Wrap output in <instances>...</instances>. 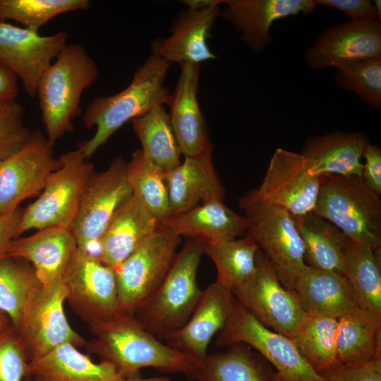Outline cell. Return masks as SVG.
I'll use <instances>...</instances> for the list:
<instances>
[{
	"instance_id": "8992f818",
	"label": "cell",
	"mask_w": 381,
	"mask_h": 381,
	"mask_svg": "<svg viewBox=\"0 0 381 381\" xmlns=\"http://www.w3.org/2000/svg\"><path fill=\"white\" fill-rule=\"evenodd\" d=\"M238 202L245 212L246 234L257 244L282 284L292 290L307 266L303 241L292 214L282 207L262 200L254 190Z\"/></svg>"
},
{
	"instance_id": "ba28073f",
	"label": "cell",
	"mask_w": 381,
	"mask_h": 381,
	"mask_svg": "<svg viewBox=\"0 0 381 381\" xmlns=\"http://www.w3.org/2000/svg\"><path fill=\"white\" fill-rule=\"evenodd\" d=\"M181 238L162 224L114 269L121 312L133 315L157 290L176 258Z\"/></svg>"
},
{
	"instance_id": "bcb514c9",
	"label": "cell",
	"mask_w": 381,
	"mask_h": 381,
	"mask_svg": "<svg viewBox=\"0 0 381 381\" xmlns=\"http://www.w3.org/2000/svg\"><path fill=\"white\" fill-rule=\"evenodd\" d=\"M18 78L0 61V102L16 99L18 92Z\"/></svg>"
},
{
	"instance_id": "ee69618b",
	"label": "cell",
	"mask_w": 381,
	"mask_h": 381,
	"mask_svg": "<svg viewBox=\"0 0 381 381\" xmlns=\"http://www.w3.org/2000/svg\"><path fill=\"white\" fill-rule=\"evenodd\" d=\"M315 3L338 9L346 14L349 19L377 20L374 4L369 0H316Z\"/></svg>"
},
{
	"instance_id": "7dc6e473",
	"label": "cell",
	"mask_w": 381,
	"mask_h": 381,
	"mask_svg": "<svg viewBox=\"0 0 381 381\" xmlns=\"http://www.w3.org/2000/svg\"><path fill=\"white\" fill-rule=\"evenodd\" d=\"M190 10H202L222 4V0H186L183 1Z\"/></svg>"
},
{
	"instance_id": "c3c4849f",
	"label": "cell",
	"mask_w": 381,
	"mask_h": 381,
	"mask_svg": "<svg viewBox=\"0 0 381 381\" xmlns=\"http://www.w3.org/2000/svg\"><path fill=\"white\" fill-rule=\"evenodd\" d=\"M10 325H11V321L9 317L6 313L0 310V332L4 331Z\"/></svg>"
},
{
	"instance_id": "1f68e13d",
	"label": "cell",
	"mask_w": 381,
	"mask_h": 381,
	"mask_svg": "<svg viewBox=\"0 0 381 381\" xmlns=\"http://www.w3.org/2000/svg\"><path fill=\"white\" fill-rule=\"evenodd\" d=\"M293 219L303 241L306 264L343 274V249L349 238L332 223L313 213L293 216Z\"/></svg>"
},
{
	"instance_id": "f6af8a7d",
	"label": "cell",
	"mask_w": 381,
	"mask_h": 381,
	"mask_svg": "<svg viewBox=\"0 0 381 381\" xmlns=\"http://www.w3.org/2000/svg\"><path fill=\"white\" fill-rule=\"evenodd\" d=\"M23 209L18 208L13 212L0 215V260L6 255L10 243L17 238V229Z\"/></svg>"
},
{
	"instance_id": "4dcf8cb0",
	"label": "cell",
	"mask_w": 381,
	"mask_h": 381,
	"mask_svg": "<svg viewBox=\"0 0 381 381\" xmlns=\"http://www.w3.org/2000/svg\"><path fill=\"white\" fill-rule=\"evenodd\" d=\"M337 350L344 364L381 357V318L361 308L339 318Z\"/></svg>"
},
{
	"instance_id": "836d02e7",
	"label": "cell",
	"mask_w": 381,
	"mask_h": 381,
	"mask_svg": "<svg viewBox=\"0 0 381 381\" xmlns=\"http://www.w3.org/2000/svg\"><path fill=\"white\" fill-rule=\"evenodd\" d=\"M142 145V152L166 174L181 163V152L174 133L169 115L163 105L154 107L131 121Z\"/></svg>"
},
{
	"instance_id": "484cf974",
	"label": "cell",
	"mask_w": 381,
	"mask_h": 381,
	"mask_svg": "<svg viewBox=\"0 0 381 381\" xmlns=\"http://www.w3.org/2000/svg\"><path fill=\"white\" fill-rule=\"evenodd\" d=\"M222 201L200 203L171 216L162 224L181 237L185 236L201 244L236 239L246 233V219Z\"/></svg>"
},
{
	"instance_id": "d6a6232c",
	"label": "cell",
	"mask_w": 381,
	"mask_h": 381,
	"mask_svg": "<svg viewBox=\"0 0 381 381\" xmlns=\"http://www.w3.org/2000/svg\"><path fill=\"white\" fill-rule=\"evenodd\" d=\"M338 318L306 313L289 338L310 366L322 375L339 365L337 350Z\"/></svg>"
},
{
	"instance_id": "f35d334b",
	"label": "cell",
	"mask_w": 381,
	"mask_h": 381,
	"mask_svg": "<svg viewBox=\"0 0 381 381\" xmlns=\"http://www.w3.org/2000/svg\"><path fill=\"white\" fill-rule=\"evenodd\" d=\"M338 87L354 92L373 108H381V57L354 61L337 68Z\"/></svg>"
},
{
	"instance_id": "d4e9b609",
	"label": "cell",
	"mask_w": 381,
	"mask_h": 381,
	"mask_svg": "<svg viewBox=\"0 0 381 381\" xmlns=\"http://www.w3.org/2000/svg\"><path fill=\"white\" fill-rule=\"evenodd\" d=\"M368 143L361 133L332 132L306 139L301 154L312 172L320 177H362L363 153Z\"/></svg>"
},
{
	"instance_id": "2e32d148",
	"label": "cell",
	"mask_w": 381,
	"mask_h": 381,
	"mask_svg": "<svg viewBox=\"0 0 381 381\" xmlns=\"http://www.w3.org/2000/svg\"><path fill=\"white\" fill-rule=\"evenodd\" d=\"M63 30L47 36L8 23H0V61L22 82L26 94L37 96L45 71L67 44Z\"/></svg>"
},
{
	"instance_id": "4fadbf2b",
	"label": "cell",
	"mask_w": 381,
	"mask_h": 381,
	"mask_svg": "<svg viewBox=\"0 0 381 381\" xmlns=\"http://www.w3.org/2000/svg\"><path fill=\"white\" fill-rule=\"evenodd\" d=\"M66 289L63 279L37 291L16 331L28 361L70 343L85 346L84 338L69 325L64 309Z\"/></svg>"
},
{
	"instance_id": "d6986e66",
	"label": "cell",
	"mask_w": 381,
	"mask_h": 381,
	"mask_svg": "<svg viewBox=\"0 0 381 381\" xmlns=\"http://www.w3.org/2000/svg\"><path fill=\"white\" fill-rule=\"evenodd\" d=\"M226 8L219 16L229 21L242 40L260 53L271 42L270 29L277 19L299 13L310 14L313 0H222Z\"/></svg>"
},
{
	"instance_id": "f1b7e54d",
	"label": "cell",
	"mask_w": 381,
	"mask_h": 381,
	"mask_svg": "<svg viewBox=\"0 0 381 381\" xmlns=\"http://www.w3.org/2000/svg\"><path fill=\"white\" fill-rule=\"evenodd\" d=\"M343 274L359 307L381 318L380 248L348 239L343 249Z\"/></svg>"
},
{
	"instance_id": "681fc988",
	"label": "cell",
	"mask_w": 381,
	"mask_h": 381,
	"mask_svg": "<svg viewBox=\"0 0 381 381\" xmlns=\"http://www.w3.org/2000/svg\"><path fill=\"white\" fill-rule=\"evenodd\" d=\"M120 381H171L167 377H152L148 379H138V378H123Z\"/></svg>"
},
{
	"instance_id": "d590c367",
	"label": "cell",
	"mask_w": 381,
	"mask_h": 381,
	"mask_svg": "<svg viewBox=\"0 0 381 381\" xmlns=\"http://www.w3.org/2000/svg\"><path fill=\"white\" fill-rule=\"evenodd\" d=\"M201 245L204 254L208 255L216 266L215 282L231 291L241 287L255 274L256 256L260 249L248 236Z\"/></svg>"
},
{
	"instance_id": "7a4b0ae2",
	"label": "cell",
	"mask_w": 381,
	"mask_h": 381,
	"mask_svg": "<svg viewBox=\"0 0 381 381\" xmlns=\"http://www.w3.org/2000/svg\"><path fill=\"white\" fill-rule=\"evenodd\" d=\"M160 56L151 54L138 66L130 84L114 95L94 97L82 116L85 128H96L88 140L77 146L90 159L109 138L128 121L140 116L154 107L167 104L169 92L164 85L170 66Z\"/></svg>"
},
{
	"instance_id": "5bb4252c",
	"label": "cell",
	"mask_w": 381,
	"mask_h": 381,
	"mask_svg": "<svg viewBox=\"0 0 381 381\" xmlns=\"http://www.w3.org/2000/svg\"><path fill=\"white\" fill-rule=\"evenodd\" d=\"M59 165L47 137L40 131H31L23 146L0 162V215L15 211L42 190Z\"/></svg>"
},
{
	"instance_id": "f546056e",
	"label": "cell",
	"mask_w": 381,
	"mask_h": 381,
	"mask_svg": "<svg viewBox=\"0 0 381 381\" xmlns=\"http://www.w3.org/2000/svg\"><path fill=\"white\" fill-rule=\"evenodd\" d=\"M274 372L260 354L238 343L224 352L207 354L190 377L198 381H272Z\"/></svg>"
},
{
	"instance_id": "3957f363",
	"label": "cell",
	"mask_w": 381,
	"mask_h": 381,
	"mask_svg": "<svg viewBox=\"0 0 381 381\" xmlns=\"http://www.w3.org/2000/svg\"><path fill=\"white\" fill-rule=\"evenodd\" d=\"M98 74L97 64L83 45L67 44L41 77L37 96L46 137L53 147L73 130V121L82 112V95Z\"/></svg>"
},
{
	"instance_id": "74e56055",
	"label": "cell",
	"mask_w": 381,
	"mask_h": 381,
	"mask_svg": "<svg viewBox=\"0 0 381 381\" xmlns=\"http://www.w3.org/2000/svg\"><path fill=\"white\" fill-rule=\"evenodd\" d=\"M89 7L88 0H0V23L13 20L38 32L53 18Z\"/></svg>"
},
{
	"instance_id": "ffe728a7",
	"label": "cell",
	"mask_w": 381,
	"mask_h": 381,
	"mask_svg": "<svg viewBox=\"0 0 381 381\" xmlns=\"http://www.w3.org/2000/svg\"><path fill=\"white\" fill-rule=\"evenodd\" d=\"M219 14V5L183 11L174 20L171 35L152 42V54L170 64L176 62L180 65H200L202 62L217 59L207 40L212 37V29Z\"/></svg>"
},
{
	"instance_id": "30bf717a",
	"label": "cell",
	"mask_w": 381,
	"mask_h": 381,
	"mask_svg": "<svg viewBox=\"0 0 381 381\" xmlns=\"http://www.w3.org/2000/svg\"><path fill=\"white\" fill-rule=\"evenodd\" d=\"M126 162L123 157L114 159L109 167L89 178L82 195L71 231L78 250L97 259L100 239L119 207L133 193L128 184Z\"/></svg>"
},
{
	"instance_id": "8d00e7d4",
	"label": "cell",
	"mask_w": 381,
	"mask_h": 381,
	"mask_svg": "<svg viewBox=\"0 0 381 381\" xmlns=\"http://www.w3.org/2000/svg\"><path fill=\"white\" fill-rule=\"evenodd\" d=\"M132 193L161 224L171 216L166 173L137 150L126 165Z\"/></svg>"
},
{
	"instance_id": "9c48e42d",
	"label": "cell",
	"mask_w": 381,
	"mask_h": 381,
	"mask_svg": "<svg viewBox=\"0 0 381 381\" xmlns=\"http://www.w3.org/2000/svg\"><path fill=\"white\" fill-rule=\"evenodd\" d=\"M215 343H243L255 349L275 368L272 381H327L313 370L289 338L264 326L236 300Z\"/></svg>"
},
{
	"instance_id": "5b68a950",
	"label": "cell",
	"mask_w": 381,
	"mask_h": 381,
	"mask_svg": "<svg viewBox=\"0 0 381 381\" xmlns=\"http://www.w3.org/2000/svg\"><path fill=\"white\" fill-rule=\"evenodd\" d=\"M355 243L381 247V200L362 177L325 176L313 212Z\"/></svg>"
},
{
	"instance_id": "60d3db41",
	"label": "cell",
	"mask_w": 381,
	"mask_h": 381,
	"mask_svg": "<svg viewBox=\"0 0 381 381\" xmlns=\"http://www.w3.org/2000/svg\"><path fill=\"white\" fill-rule=\"evenodd\" d=\"M28 358L12 325L0 332V381H23L29 377Z\"/></svg>"
},
{
	"instance_id": "f907efd6",
	"label": "cell",
	"mask_w": 381,
	"mask_h": 381,
	"mask_svg": "<svg viewBox=\"0 0 381 381\" xmlns=\"http://www.w3.org/2000/svg\"><path fill=\"white\" fill-rule=\"evenodd\" d=\"M373 4L377 14V20L381 23V1L375 0L373 1Z\"/></svg>"
},
{
	"instance_id": "ab89813d",
	"label": "cell",
	"mask_w": 381,
	"mask_h": 381,
	"mask_svg": "<svg viewBox=\"0 0 381 381\" xmlns=\"http://www.w3.org/2000/svg\"><path fill=\"white\" fill-rule=\"evenodd\" d=\"M23 112L16 99L0 102V162L19 150L31 133L23 123Z\"/></svg>"
},
{
	"instance_id": "816d5d0a",
	"label": "cell",
	"mask_w": 381,
	"mask_h": 381,
	"mask_svg": "<svg viewBox=\"0 0 381 381\" xmlns=\"http://www.w3.org/2000/svg\"><path fill=\"white\" fill-rule=\"evenodd\" d=\"M23 381H43V380L38 378L32 377H28Z\"/></svg>"
},
{
	"instance_id": "277c9868",
	"label": "cell",
	"mask_w": 381,
	"mask_h": 381,
	"mask_svg": "<svg viewBox=\"0 0 381 381\" xmlns=\"http://www.w3.org/2000/svg\"><path fill=\"white\" fill-rule=\"evenodd\" d=\"M203 254L201 243L188 239L161 284L135 312L138 322L157 339L164 341L187 322L195 310L202 292L197 272Z\"/></svg>"
},
{
	"instance_id": "7bdbcfd3",
	"label": "cell",
	"mask_w": 381,
	"mask_h": 381,
	"mask_svg": "<svg viewBox=\"0 0 381 381\" xmlns=\"http://www.w3.org/2000/svg\"><path fill=\"white\" fill-rule=\"evenodd\" d=\"M364 159L362 179L365 185L381 195V149L368 143L363 150Z\"/></svg>"
},
{
	"instance_id": "8fae6325",
	"label": "cell",
	"mask_w": 381,
	"mask_h": 381,
	"mask_svg": "<svg viewBox=\"0 0 381 381\" xmlns=\"http://www.w3.org/2000/svg\"><path fill=\"white\" fill-rule=\"evenodd\" d=\"M256 267L253 276L232 293L236 300L264 326L289 337L306 313L293 291L282 284L260 250Z\"/></svg>"
},
{
	"instance_id": "cb8c5ba5",
	"label": "cell",
	"mask_w": 381,
	"mask_h": 381,
	"mask_svg": "<svg viewBox=\"0 0 381 381\" xmlns=\"http://www.w3.org/2000/svg\"><path fill=\"white\" fill-rule=\"evenodd\" d=\"M161 225L132 194L116 210L103 234L98 259L115 269Z\"/></svg>"
},
{
	"instance_id": "ac0fdd59",
	"label": "cell",
	"mask_w": 381,
	"mask_h": 381,
	"mask_svg": "<svg viewBox=\"0 0 381 381\" xmlns=\"http://www.w3.org/2000/svg\"><path fill=\"white\" fill-rule=\"evenodd\" d=\"M235 303L232 291L214 282L202 290L187 322L167 336L164 342L177 351L203 361L211 339L224 327Z\"/></svg>"
},
{
	"instance_id": "e0dca14e",
	"label": "cell",
	"mask_w": 381,
	"mask_h": 381,
	"mask_svg": "<svg viewBox=\"0 0 381 381\" xmlns=\"http://www.w3.org/2000/svg\"><path fill=\"white\" fill-rule=\"evenodd\" d=\"M377 57H381V23L370 19L327 28L305 53L307 64L316 71Z\"/></svg>"
},
{
	"instance_id": "7c38bea8",
	"label": "cell",
	"mask_w": 381,
	"mask_h": 381,
	"mask_svg": "<svg viewBox=\"0 0 381 381\" xmlns=\"http://www.w3.org/2000/svg\"><path fill=\"white\" fill-rule=\"evenodd\" d=\"M63 282L66 301L89 326L120 312L114 270L97 258L77 250Z\"/></svg>"
},
{
	"instance_id": "7402d4cb",
	"label": "cell",
	"mask_w": 381,
	"mask_h": 381,
	"mask_svg": "<svg viewBox=\"0 0 381 381\" xmlns=\"http://www.w3.org/2000/svg\"><path fill=\"white\" fill-rule=\"evenodd\" d=\"M78 250L76 241L68 229L52 226L35 234L14 238L6 255L31 264L42 286L63 279L66 268Z\"/></svg>"
},
{
	"instance_id": "e575fe53",
	"label": "cell",
	"mask_w": 381,
	"mask_h": 381,
	"mask_svg": "<svg viewBox=\"0 0 381 381\" xmlns=\"http://www.w3.org/2000/svg\"><path fill=\"white\" fill-rule=\"evenodd\" d=\"M42 286L28 261L8 255L0 260V310L9 317L15 330Z\"/></svg>"
},
{
	"instance_id": "4316f807",
	"label": "cell",
	"mask_w": 381,
	"mask_h": 381,
	"mask_svg": "<svg viewBox=\"0 0 381 381\" xmlns=\"http://www.w3.org/2000/svg\"><path fill=\"white\" fill-rule=\"evenodd\" d=\"M306 313L339 318L358 308L346 277L307 265L291 290Z\"/></svg>"
},
{
	"instance_id": "9a60e30c",
	"label": "cell",
	"mask_w": 381,
	"mask_h": 381,
	"mask_svg": "<svg viewBox=\"0 0 381 381\" xmlns=\"http://www.w3.org/2000/svg\"><path fill=\"white\" fill-rule=\"evenodd\" d=\"M321 184L306 157L282 148L276 149L258 189L262 200L284 207L293 216L312 213Z\"/></svg>"
},
{
	"instance_id": "b9f144b4",
	"label": "cell",
	"mask_w": 381,
	"mask_h": 381,
	"mask_svg": "<svg viewBox=\"0 0 381 381\" xmlns=\"http://www.w3.org/2000/svg\"><path fill=\"white\" fill-rule=\"evenodd\" d=\"M322 376L327 381H381V357L365 363H339Z\"/></svg>"
},
{
	"instance_id": "52a82bcc",
	"label": "cell",
	"mask_w": 381,
	"mask_h": 381,
	"mask_svg": "<svg viewBox=\"0 0 381 381\" xmlns=\"http://www.w3.org/2000/svg\"><path fill=\"white\" fill-rule=\"evenodd\" d=\"M38 198L23 210L17 238L30 229L59 226L71 230L85 185L95 167L77 148L60 157Z\"/></svg>"
},
{
	"instance_id": "44dd1931",
	"label": "cell",
	"mask_w": 381,
	"mask_h": 381,
	"mask_svg": "<svg viewBox=\"0 0 381 381\" xmlns=\"http://www.w3.org/2000/svg\"><path fill=\"white\" fill-rule=\"evenodd\" d=\"M180 66V76L167 104L169 115L181 154L195 156L213 149L198 100L200 65Z\"/></svg>"
},
{
	"instance_id": "83f0119b",
	"label": "cell",
	"mask_w": 381,
	"mask_h": 381,
	"mask_svg": "<svg viewBox=\"0 0 381 381\" xmlns=\"http://www.w3.org/2000/svg\"><path fill=\"white\" fill-rule=\"evenodd\" d=\"M70 344H61L28 362L29 377L43 381H120L123 379L111 363H94Z\"/></svg>"
},
{
	"instance_id": "6da1fadb",
	"label": "cell",
	"mask_w": 381,
	"mask_h": 381,
	"mask_svg": "<svg viewBox=\"0 0 381 381\" xmlns=\"http://www.w3.org/2000/svg\"><path fill=\"white\" fill-rule=\"evenodd\" d=\"M90 329L95 337L86 342V350L113 364L123 378H134L147 367L190 377L202 362L157 339L133 315L120 311Z\"/></svg>"
},
{
	"instance_id": "603a6c76",
	"label": "cell",
	"mask_w": 381,
	"mask_h": 381,
	"mask_svg": "<svg viewBox=\"0 0 381 381\" xmlns=\"http://www.w3.org/2000/svg\"><path fill=\"white\" fill-rule=\"evenodd\" d=\"M212 150L185 157L176 169L166 174L171 216L200 202L223 200L224 188L213 165Z\"/></svg>"
}]
</instances>
